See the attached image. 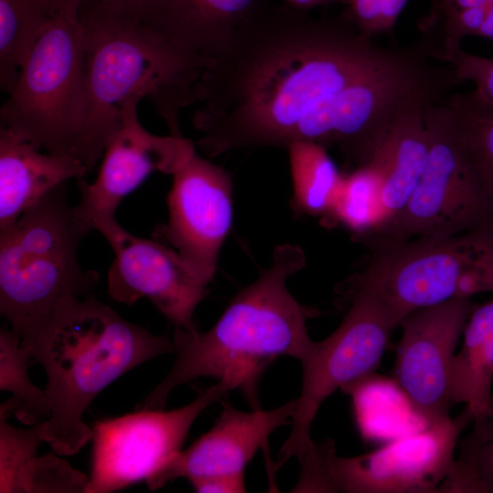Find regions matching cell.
I'll list each match as a JSON object with an SVG mask.
<instances>
[{"instance_id": "obj_34", "label": "cell", "mask_w": 493, "mask_h": 493, "mask_svg": "<svg viewBox=\"0 0 493 493\" xmlns=\"http://www.w3.org/2000/svg\"><path fill=\"white\" fill-rule=\"evenodd\" d=\"M284 2L293 8L307 11L317 6L331 4H342L346 5L348 0H284Z\"/></svg>"}, {"instance_id": "obj_3", "label": "cell", "mask_w": 493, "mask_h": 493, "mask_svg": "<svg viewBox=\"0 0 493 493\" xmlns=\"http://www.w3.org/2000/svg\"><path fill=\"white\" fill-rule=\"evenodd\" d=\"M84 40V103L78 159L90 172L121 127L126 107L147 98L183 137L180 112L195 103L194 88L212 61L186 53L141 20L84 2L79 11Z\"/></svg>"}, {"instance_id": "obj_14", "label": "cell", "mask_w": 493, "mask_h": 493, "mask_svg": "<svg viewBox=\"0 0 493 493\" xmlns=\"http://www.w3.org/2000/svg\"><path fill=\"white\" fill-rule=\"evenodd\" d=\"M97 231L114 254L107 275L108 294L112 300L131 305L146 298L174 328L196 329L194 314L206 286L174 249L131 234L116 219L101 225Z\"/></svg>"}, {"instance_id": "obj_29", "label": "cell", "mask_w": 493, "mask_h": 493, "mask_svg": "<svg viewBox=\"0 0 493 493\" xmlns=\"http://www.w3.org/2000/svg\"><path fill=\"white\" fill-rule=\"evenodd\" d=\"M55 454L37 455L29 460L16 493H85L89 477Z\"/></svg>"}, {"instance_id": "obj_5", "label": "cell", "mask_w": 493, "mask_h": 493, "mask_svg": "<svg viewBox=\"0 0 493 493\" xmlns=\"http://www.w3.org/2000/svg\"><path fill=\"white\" fill-rule=\"evenodd\" d=\"M91 231L69 205L67 183L0 231V313L19 339L64 301L91 294L99 275L84 270L78 257Z\"/></svg>"}, {"instance_id": "obj_8", "label": "cell", "mask_w": 493, "mask_h": 493, "mask_svg": "<svg viewBox=\"0 0 493 493\" xmlns=\"http://www.w3.org/2000/svg\"><path fill=\"white\" fill-rule=\"evenodd\" d=\"M474 420L467 407L384 446L357 456H337L331 440L316 444L300 466L292 492L404 493L439 492L451 475L454 450L465 426Z\"/></svg>"}, {"instance_id": "obj_19", "label": "cell", "mask_w": 493, "mask_h": 493, "mask_svg": "<svg viewBox=\"0 0 493 493\" xmlns=\"http://www.w3.org/2000/svg\"><path fill=\"white\" fill-rule=\"evenodd\" d=\"M425 107L415 105L401 114L367 163L381 179L380 226L404 206L425 168L430 140Z\"/></svg>"}, {"instance_id": "obj_10", "label": "cell", "mask_w": 493, "mask_h": 493, "mask_svg": "<svg viewBox=\"0 0 493 493\" xmlns=\"http://www.w3.org/2000/svg\"><path fill=\"white\" fill-rule=\"evenodd\" d=\"M351 304L339 327L315 341L300 362L302 384L296 399L289 436L281 446L278 465L304 457L315 446L313 420L323 402L337 389L344 391L369 376L378 366L391 332L400 324L389 309L366 289L351 286Z\"/></svg>"}, {"instance_id": "obj_6", "label": "cell", "mask_w": 493, "mask_h": 493, "mask_svg": "<svg viewBox=\"0 0 493 493\" xmlns=\"http://www.w3.org/2000/svg\"><path fill=\"white\" fill-rule=\"evenodd\" d=\"M79 11L66 8L54 14L0 110L1 125L18 138L76 159L84 103V40Z\"/></svg>"}, {"instance_id": "obj_22", "label": "cell", "mask_w": 493, "mask_h": 493, "mask_svg": "<svg viewBox=\"0 0 493 493\" xmlns=\"http://www.w3.org/2000/svg\"><path fill=\"white\" fill-rule=\"evenodd\" d=\"M287 150L293 183L292 205L296 211L325 218L335 204L344 173L328 149L319 143L296 142Z\"/></svg>"}, {"instance_id": "obj_33", "label": "cell", "mask_w": 493, "mask_h": 493, "mask_svg": "<svg viewBox=\"0 0 493 493\" xmlns=\"http://www.w3.org/2000/svg\"><path fill=\"white\" fill-rule=\"evenodd\" d=\"M149 0H85L100 10L128 18L141 20Z\"/></svg>"}, {"instance_id": "obj_4", "label": "cell", "mask_w": 493, "mask_h": 493, "mask_svg": "<svg viewBox=\"0 0 493 493\" xmlns=\"http://www.w3.org/2000/svg\"><path fill=\"white\" fill-rule=\"evenodd\" d=\"M20 340L46 372L51 414L41 425V435L60 456L79 453L92 438L82 417L103 389L175 350L173 339L126 320L91 294L64 301Z\"/></svg>"}, {"instance_id": "obj_18", "label": "cell", "mask_w": 493, "mask_h": 493, "mask_svg": "<svg viewBox=\"0 0 493 493\" xmlns=\"http://www.w3.org/2000/svg\"><path fill=\"white\" fill-rule=\"evenodd\" d=\"M38 149L1 125L0 231L12 226L56 187L89 173L73 156L43 153Z\"/></svg>"}, {"instance_id": "obj_30", "label": "cell", "mask_w": 493, "mask_h": 493, "mask_svg": "<svg viewBox=\"0 0 493 493\" xmlns=\"http://www.w3.org/2000/svg\"><path fill=\"white\" fill-rule=\"evenodd\" d=\"M409 0H348L342 12L357 30L373 37L389 32Z\"/></svg>"}, {"instance_id": "obj_24", "label": "cell", "mask_w": 493, "mask_h": 493, "mask_svg": "<svg viewBox=\"0 0 493 493\" xmlns=\"http://www.w3.org/2000/svg\"><path fill=\"white\" fill-rule=\"evenodd\" d=\"M31 357L11 330H0V389L12 396L1 404L0 413L14 414L27 425L46 422L51 414L45 390L36 386L28 374Z\"/></svg>"}, {"instance_id": "obj_12", "label": "cell", "mask_w": 493, "mask_h": 493, "mask_svg": "<svg viewBox=\"0 0 493 493\" xmlns=\"http://www.w3.org/2000/svg\"><path fill=\"white\" fill-rule=\"evenodd\" d=\"M476 307L472 297H457L413 311L400 323L394 382L429 424L449 416L453 359Z\"/></svg>"}, {"instance_id": "obj_26", "label": "cell", "mask_w": 493, "mask_h": 493, "mask_svg": "<svg viewBox=\"0 0 493 493\" xmlns=\"http://www.w3.org/2000/svg\"><path fill=\"white\" fill-rule=\"evenodd\" d=\"M327 224H339L357 239L382 223L381 179L370 165L344 173L343 180Z\"/></svg>"}, {"instance_id": "obj_25", "label": "cell", "mask_w": 493, "mask_h": 493, "mask_svg": "<svg viewBox=\"0 0 493 493\" xmlns=\"http://www.w3.org/2000/svg\"><path fill=\"white\" fill-rule=\"evenodd\" d=\"M345 392L352 397L357 426L365 438L392 435L395 439L393 431L398 428L393 423L408 420L400 416L401 414L415 412L395 382L376 379L372 374L351 384Z\"/></svg>"}, {"instance_id": "obj_27", "label": "cell", "mask_w": 493, "mask_h": 493, "mask_svg": "<svg viewBox=\"0 0 493 493\" xmlns=\"http://www.w3.org/2000/svg\"><path fill=\"white\" fill-rule=\"evenodd\" d=\"M475 424L455 462V477L467 493H493V423L488 418Z\"/></svg>"}, {"instance_id": "obj_9", "label": "cell", "mask_w": 493, "mask_h": 493, "mask_svg": "<svg viewBox=\"0 0 493 493\" xmlns=\"http://www.w3.org/2000/svg\"><path fill=\"white\" fill-rule=\"evenodd\" d=\"M424 121L430 147L423 174L396 215L357 239L367 246L493 226V205L466 162L445 100L426 105Z\"/></svg>"}, {"instance_id": "obj_21", "label": "cell", "mask_w": 493, "mask_h": 493, "mask_svg": "<svg viewBox=\"0 0 493 493\" xmlns=\"http://www.w3.org/2000/svg\"><path fill=\"white\" fill-rule=\"evenodd\" d=\"M445 104L466 162L493 205V103L474 89L454 91Z\"/></svg>"}, {"instance_id": "obj_32", "label": "cell", "mask_w": 493, "mask_h": 493, "mask_svg": "<svg viewBox=\"0 0 493 493\" xmlns=\"http://www.w3.org/2000/svg\"><path fill=\"white\" fill-rule=\"evenodd\" d=\"M195 492L243 493L246 492L245 474H224L190 479Z\"/></svg>"}, {"instance_id": "obj_35", "label": "cell", "mask_w": 493, "mask_h": 493, "mask_svg": "<svg viewBox=\"0 0 493 493\" xmlns=\"http://www.w3.org/2000/svg\"><path fill=\"white\" fill-rule=\"evenodd\" d=\"M53 15L61 9L80 8L85 0H49Z\"/></svg>"}, {"instance_id": "obj_15", "label": "cell", "mask_w": 493, "mask_h": 493, "mask_svg": "<svg viewBox=\"0 0 493 493\" xmlns=\"http://www.w3.org/2000/svg\"><path fill=\"white\" fill-rule=\"evenodd\" d=\"M139 102L126 107L121 127L104 149L96 179L77 180L80 200L75 208L92 230L115 220L122 200L153 172L173 175L196 153L195 143L184 136L155 135L143 128Z\"/></svg>"}, {"instance_id": "obj_28", "label": "cell", "mask_w": 493, "mask_h": 493, "mask_svg": "<svg viewBox=\"0 0 493 493\" xmlns=\"http://www.w3.org/2000/svg\"><path fill=\"white\" fill-rule=\"evenodd\" d=\"M8 415L0 413V492L14 493L28 461L37 455L43 441L41 424L28 428L8 424Z\"/></svg>"}, {"instance_id": "obj_20", "label": "cell", "mask_w": 493, "mask_h": 493, "mask_svg": "<svg viewBox=\"0 0 493 493\" xmlns=\"http://www.w3.org/2000/svg\"><path fill=\"white\" fill-rule=\"evenodd\" d=\"M456 352L451 375L453 403H464L478 422L493 417V298L476 307Z\"/></svg>"}, {"instance_id": "obj_11", "label": "cell", "mask_w": 493, "mask_h": 493, "mask_svg": "<svg viewBox=\"0 0 493 493\" xmlns=\"http://www.w3.org/2000/svg\"><path fill=\"white\" fill-rule=\"evenodd\" d=\"M231 390L218 381L183 407L140 409L97 422L85 493H110L146 481L182 450L195 419Z\"/></svg>"}, {"instance_id": "obj_17", "label": "cell", "mask_w": 493, "mask_h": 493, "mask_svg": "<svg viewBox=\"0 0 493 493\" xmlns=\"http://www.w3.org/2000/svg\"><path fill=\"white\" fill-rule=\"evenodd\" d=\"M267 0H149L141 21L179 49L213 61Z\"/></svg>"}, {"instance_id": "obj_31", "label": "cell", "mask_w": 493, "mask_h": 493, "mask_svg": "<svg viewBox=\"0 0 493 493\" xmlns=\"http://www.w3.org/2000/svg\"><path fill=\"white\" fill-rule=\"evenodd\" d=\"M442 62H446L462 81L476 85V90L493 103V58L466 52L458 47L447 52Z\"/></svg>"}, {"instance_id": "obj_2", "label": "cell", "mask_w": 493, "mask_h": 493, "mask_svg": "<svg viewBox=\"0 0 493 493\" xmlns=\"http://www.w3.org/2000/svg\"><path fill=\"white\" fill-rule=\"evenodd\" d=\"M304 266L299 246H278L270 267L233 298L208 330L174 328L173 365L138 409H163L176 387L200 377L226 382L256 404L257 383L267 365L279 356L301 362L315 342L307 330L309 312L287 287Z\"/></svg>"}, {"instance_id": "obj_16", "label": "cell", "mask_w": 493, "mask_h": 493, "mask_svg": "<svg viewBox=\"0 0 493 493\" xmlns=\"http://www.w3.org/2000/svg\"><path fill=\"white\" fill-rule=\"evenodd\" d=\"M296 404L295 399L277 408L250 412L225 404L206 433L145 481L148 488L153 491L178 477L190 480L214 475L245 474L248 463L270 435L291 422Z\"/></svg>"}, {"instance_id": "obj_23", "label": "cell", "mask_w": 493, "mask_h": 493, "mask_svg": "<svg viewBox=\"0 0 493 493\" xmlns=\"http://www.w3.org/2000/svg\"><path fill=\"white\" fill-rule=\"evenodd\" d=\"M53 16L49 0H0V87L9 94L30 49Z\"/></svg>"}, {"instance_id": "obj_7", "label": "cell", "mask_w": 493, "mask_h": 493, "mask_svg": "<svg viewBox=\"0 0 493 493\" xmlns=\"http://www.w3.org/2000/svg\"><path fill=\"white\" fill-rule=\"evenodd\" d=\"M368 247L369 263L351 284L372 293L399 324L423 308L493 293V226Z\"/></svg>"}, {"instance_id": "obj_13", "label": "cell", "mask_w": 493, "mask_h": 493, "mask_svg": "<svg viewBox=\"0 0 493 493\" xmlns=\"http://www.w3.org/2000/svg\"><path fill=\"white\" fill-rule=\"evenodd\" d=\"M168 222L156 236L172 246L205 286L215 276L233 222L232 181L220 166L195 153L173 174Z\"/></svg>"}, {"instance_id": "obj_1", "label": "cell", "mask_w": 493, "mask_h": 493, "mask_svg": "<svg viewBox=\"0 0 493 493\" xmlns=\"http://www.w3.org/2000/svg\"><path fill=\"white\" fill-rule=\"evenodd\" d=\"M397 47L375 43L341 13L315 18L267 0L195 83V142L209 157L296 142L364 150V113Z\"/></svg>"}]
</instances>
